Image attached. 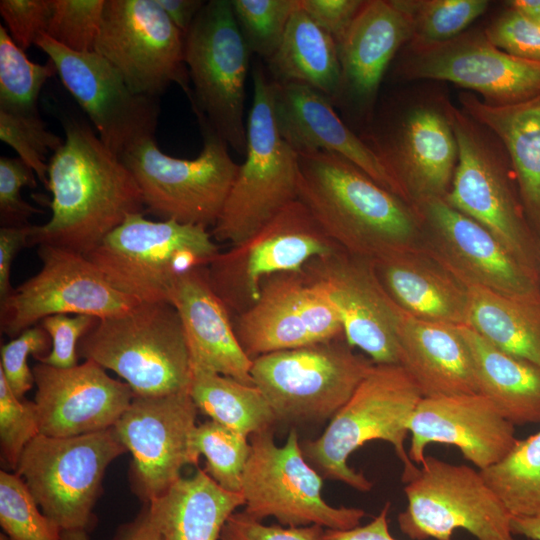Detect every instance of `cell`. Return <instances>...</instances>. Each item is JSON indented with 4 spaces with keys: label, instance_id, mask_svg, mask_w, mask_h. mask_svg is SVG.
I'll return each mask as SVG.
<instances>
[{
    "label": "cell",
    "instance_id": "obj_1",
    "mask_svg": "<svg viewBox=\"0 0 540 540\" xmlns=\"http://www.w3.org/2000/svg\"><path fill=\"white\" fill-rule=\"evenodd\" d=\"M63 126L64 142L48 163L51 217L31 225L29 245L56 246L86 256L145 206L130 170L89 125L67 119Z\"/></svg>",
    "mask_w": 540,
    "mask_h": 540
},
{
    "label": "cell",
    "instance_id": "obj_2",
    "mask_svg": "<svg viewBox=\"0 0 540 540\" xmlns=\"http://www.w3.org/2000/svg\"><path fill=\"white\" fill-rule=\"evenodd\" d=\"M298 158V200L341 250L375 262L424 244L417 207L352 162L326 151Z\"/></svg>",
    "mask_w": 540,
    "mask_h": 540
},
{
    "label": "cell",
    "instance_id": "obj_3",
    "mask_svg": "<svg viewBox=\"0 0 540 540\" xmlns=\"http://www.w3.org/2000/svg\"><path fill=\"white\" fill-rule=\"evenodd\" d=\"M450 104L440 93H395L376 106L359 133L414 206L444 198L451 187L458 145Z\"/></svg>",
    "mask_w": 540,
    "mask_h": 540
},
{
    "label": "cell",
    "instance_id": "obj_4",
    "mask_svg": "<svg viewBox=\"0 0 540 540\" xmlns=\"http://www.w3.org/2000/svg\"><path fill=\"white\" fill-rule=\"evenodd\" d=\"M422 397L401 365L375 364L330 419L325 431L318 438L301 443L303 455L323 479L367 492L372 489V482L350 467L348 458L367 442L386 441L403 465L402 481L406 483L419 470L409 458L404 443L410 419Z\"/></svg>",
    "mask_w": 540,
    "mask_h": 540
},
{
    "label": "cell",
    "instance_id": "obj_5",
    "mask_svg": "<svg viewBox=\"0 0 540 540\" xmlns=\"http://www.w3.org/2000/svg\"><path fill=\"white\" fill-rule=\"evenodd\" d=\"M449 115L458 161L443 199L486 228L540 280V240L525 215L503 144L489 128L452 103Z\"/></svg>",
    "mask_w": 540,
    "mask_h": 540
},
{
    "label": "cell",
    "instance_id": "obj_6",
    "mask_svg": "<svg viewBox=\"0 0 540 540\" xmlns=\"http://www.w3.org/2000/svg\"><path fill=\"white\" fill-rule=\"evenodd\" d=\"M78 356L119 375L135 396L189 390L191 360L181 319L165 302H142L83 336Z\"/></svg>",
    "mask_w": 540,
    "mask_h": 540
},
{
    "label": "cell",
    "instance_id": "obj_7",
    "mask_svg": "<svg viewBox=\"0 0 540 540\" xmlns=\"http://www.w3.org/2000/svg\"><path fill=\"white\" fill-rule=\"evenodd\" d=\"M219 252L205 227L134 213L86 257L123 294L140 303H170L177 282Z\"/></svg>",
    "mask_w": 540,
    "mask_h": 540
},
{
    "label": "cell",
    "instance_id": "obj_8",
    "mask_svg": "<svg viewBox=\"0 0 540 540\" xmlns=\"http://www.w3.org/2000/svg\"><path fill=\"white\" fill-rule=\"evenodd\" d=\"M299 158L281 136L273 110L272 81L256 65L247 119L245 160L239 165L213 239L230 246L247 239L298 200Z\"/></svg>",
    "mask_w": 540,
    "mask_h": 540
},
{
    "label": "cell",
    "instance_id": "obj_9",
    "mask_svg": "<svg viewBox=\"0 0 540 540\" xmlns=\"http://www.w3.org/2000/svg\"><path fill=\"white\" fill-rule=\"evenodd\" d=\"M203 147L194 159L161 151L145 139L121 158L135 178L147 210L161 220L205 228L216 224L239 168L226 142L197 116Z\"/></svg>",
    "mask_w": 540,
    "mask_h": 540
},
{
    "label": "cell",
    "instance_id": "obj_10",
    "mask_svg": "<svg viewBox=\"0 0 540 540\" xmlns=\"http://www.w3.org/2000/svg\"><path fill=\"white\" fill-rule=\"evenodd\" d=\"M128 452L114 428L73 437L36 436L16 472L61 531L89 532L107 467Z\"/></svg>",
    "mask_w": 540,
    "mask_h": 540
},
{
    "label": "cell",
    "instance_id": "obj_11",
    "mask_svg": "<svg viewBox=\"0 0 540 540\" xmlns=\"http://www.w3.org/2000/svg\"><path fill=\"white\" fill-rule=\"evenodd\" d=\"M374 365L340 337L261 355L252 360L251 377L277 421L321 422L339 411Z\"/></svg>",
    "mask_w": 540,
    "mask_h": 540
},
{
    "label": "cell",
    "instance_id": "obj_12",
    "mask_svg": "<svg viewBox=\"0 0 540 540\" xmlns=\"http://www.w3.org/2000/svg\"><path fill=\"white\" fill-rule=\"evenodd\" d=\"M184 54L196 116L204 118L228 147L245 155V87L251 53L231 0L205 2L185 35Z\"/></svg>",
    "mask_w": 540,
    "mask_h": 540
},
{
    "label": "cell",
    "instance_id": "obj_13",
    "mask_svg": "<svg viewBox=\"0 0 540 540\" xmlns=\"http://www.w3.org/2000/svg\"><path fill=\"white\" fill-rule=\"evenodd\" d=\"M407 507L397 517L412 540H452L463 529L477 540H517L511 514L479 470L426 456L405 483Z\"/></svg>",
    "mask_w": 540,
    "mask_h": 540
},
{
    "label": "cell",
    "instance_id": "obj_14",
    "mask_svg": "<svg viewBox=\"0 0 540 540\" xmlns=\"http://www.w3.org/2000/svg\"><path fill=\"white\" fill-rule=\"evenodd\" d=\"M250 446L241 489L247 515L259 521L274 517L291 527L346 530L360 525L363 509L334 507L322 498L323 477L304 457L295 429L282 446L275 444L271 429L251 435Z\"/></svg>",
    "mask_w": 540,
    "mask_h": 540
},
{
    "label": "cell",
    "instance_id": "obj_15",
    "mask_svg": "<svg viewBox=\"0 0 540 540\" xmlns=\"http://www.w3.org/2000/svg\"><path fill=\"white\" fill-rule=\"evenodd\" d=\"M338 250L308 208L296 200L253 235L219 252L206 267L207 278L235 316L256 302L266 278L301 271L310 260Z\"/></svg>",
    "mask_w": 540,
    "mask_h": 540
},
{
    "label": "cell",
    "instance_id": "obj_16",
    "mask_svg": "<svg viewBox=\"0 0 540 540\" xmlns=\"http://www.w3.org/2000/svg\"><path fill=\"white\" fill-rule=\"evenodd\" d=\"M393 62L392 77L396 80L451 82L493 106L540 94V62L498 49L480 29H467L439 43L408 42Z\"/></svg>",
    "mask_w": 540,
    "mask_h": 540
},
{
    "label": "cell",
    "instance_id": "obj_17",
    "mask_svg": "<svg viewBox=\"0 0 540 540\" xmlns=\"http://www.w3.org/2000/svg\"><path fill=\"white\" fill-rule=\"evenodd\" d=\"M185 36L156 0H105L94 52L137 94L158 98L172 83L191 97Z\"/></svg>",
    "mask_w": 540,
    "mask_h": 540
},
{
    "label": "cell",
    "instance_id": "obj_18",
    "mask_svg": "<svg viewBox=\"0 0 540 540\" xmlns=\"http://www.w3.org/2000/svg\"><path fill=\"white\" fill-rule=\"evenodd\" d=\"M42 266L0 302L1 332L14 338L55 314L106 318L140 302L115 289L83 254L61 247L38 246Z\"/></svg>",
    "mask_w": 540,
    "mask_h": 540
},
{
    "label": "cell",
    "instance_id": "obj_19",
    "mask_svg": "<svg viewBox=\"0 0 540 540\" xmlns=\"http://www.w3.org/2000/svg\"><path fill=\"white\" fill-rule=\"evenodd\" d=\"M34 45L49 57L64 87L115 155L122 158L139 142L154 138L158 98L132 91L116 68L96 52L69 50L46 34Z\"/></svg>",
    "mask_w": 540,
    "mask_h": 540
},
{
    "label": "cell",
    "instance_id": "obj_20",
    "mask_svg": "<svg viewBox=\"0 0 540 540\" xmlns=\"http://www.w3.org/2000/svg\"><path fill=\"white\" fill-rule=\"evenodd\" d=\"M250 359L343 337L339 314L322 286L301 271L266 278L256 302L232 316Z\"/></svg>",
    "mask_w": 540,
    "mask_h": 540
},
{
    "label": "cell",
    "instance_id": "obj_21",
    "mask_svg": "<svg viewBox=\"0 0 540 540\" xmlns=\"http://www.w3.org/2000/svg\"><path fill=\"white\" fill-rule=\"evenodd\" d=\"M198 409L189 391L160 396H134L113 426L132 454L133 492L149 504L164 495L192 464L190 439Z\"/></svg>",
    "mask_w": 540,
    "mask_h": 540
},
{
    "label": "cell",
    "instance_id": "obj_22",
    "mask_svg": "<svg viewBox=\"0 0 540 540\" xmlns=\"http://www.w3.org/2000/svg\"><path fill=\"white\" fill-rule=\"evenodd\" d=\"M303 270L327 293L352 348L374 364H398L405 312L382 285L372 261L338 250L310 260Z\"/></svg>",
    "mask_w": 540,
    "mask_h": 540
},
{
    "label": "cell",
    "instance_id": "obj_23",
    "mask_svg": "<svg viewBox=\"0 0 540 540\" xmlns=\"http://www.w3.org/2000/svg\"><path fill=\"white\" fill-rule=\"evenodd\" d=\"M415 206L425 247L464 284L511 296H540V280L482 225L443 198Z\"/></svg>",
    "mask_w": 540,
    "mask_h": 540
},
{
    "label": "cell",
    "instance_id": "obj_24",
    "mask_svg": "<svg viewBox=\"0 0 540 540\" xmlns=\"http://www.w3.org/2000/svg\"><path fill=\"white\" fill-rule=\"evenodd\" d=\"M412 36L411 17L396 0H365L338 45L340 82L332 100L336 110L364 127L375 111L386 72Z\"/></svg>",
    "mask_w": 540,
    "mask_h": 540
},
{
    "label": "cell",
    "instance_id": "obj_25",
    "mask_svg": "<svg viewBox=\"0 0 540 540\" xmlns=\"http://www.w3.org/2000/svg\"><path fill=\"white\" fill-rule=\"evenodd\" d=\"M40 434L73 437L112 428L129 407L131 387L91 360L71 368H32Z\"/></svg>",
    "mask_w": 540,
    "mask_h": 540
},
{
    "label": "cell",
    "instance_id": "obj_26",
    "mask_svg": "<svg viewBox=\"0 0 540 540\" xmlns=\"http://www.w3.org/2000/svg\"><path fill=\"white\" fill-rule=\"evenodd\" d=\"M409 458L425 460L430 443L453 445L478 470L504 458L517 442L514 425L480 393L422 397L409 422Z\"/></svg>",
    "mask_w": 540,
    "mask_h": 540
},
{
    "label": "cell",
    "instance_id": "obj_27",
    "mask_svg": "<svg viewBox=\"0 0 540 540\" xmlns=\"http://www.w3.org/2000/svg\"><path fill=\"white\" fill-rule=\"evenodd\" d=\"M272 89L279 132L297 154L316 151L338 154L405 200L375 154L344 121L327 96L296 83L272 81Z\"/></svg>",
    "mask_w": 540,
    "mask_h": 540
},
{
    "label": "cell",
    "instance_id": "obj_28",
    "mask_svg": "<svg viewBox=\"0 0 540 540\" xmlns=\"http://www.w3.org/2000/svg\"><path fill=\"white\" fill-rule=\"evenodd\" d=\"M181 319L191 367L254 385L252 359L241 347L232 316L210 286L206 267L185 274L170 299Z\"/></svg>",
    "mask_w": 540,
    "mask_h": 540
},
{
    "label": "cell",
    "instance_id": "obj_29",
    "mask_svg": "<svg viewBox=\"0 0 540 540\" xmlns=\"http://www.w3.org/2000/svg\"><path fill=\"white\" fill-rule=\"evenodd\" d=\"M373 263L382 285L405 313L420 320L467 326V285L424 244Z\"/></svg>",
    "mask_w": 540,
    "mask_h": 540
},
{
    "label": "cell",
    "instance_id": "obj_30",
    "mask_svg": "<svg viewBox=\"0 0 540 540\" xmlns=\"http://www.w3.org/2000/svg\"><path fill=\"white\" fill-rule=\"evenodd\" d=\"M423 397L478 393L473 359L459 326L405 313L399 361Z\"/></svg>",
    "mask_w": 540,
    "mask_h": 540
},
{
    "label": "cell",
    "instance_id": "obj_31",
    "mask_svg": "<svg viewBox=\"0 0 540 540\" xmlns=\"http://www.w3.org/2000/svg\"><path fill=\"white\" fill-rule=\"evenodd\" d=\"M460 108L489 128L511 161L522 206L540 240V94L522 102L493 106L471 92L458 96Z\"/></svg>",
    "mask_w": 540,
    "mask_h": 540
},
{
    "label": "cell",
    "instance_id": "obj_32",
    "mask_svg": "<svg viewBox=\"0 0 540 540\" xmlns=\"http://www.w3.org/2000/svg\"><path fill=\"white\" fill-rule=\"evenodd\" d=\"M149 505L163 540H219L229 517L244 506V497L221 488L198 468Z\"/></svg>",
    "mask_w": 540,
    "mask_h": 540
},
{
    "label": "cell",
    "instance_id": "obj_33",
    "mask_svg": "<svg viewBox=\"0 0 540 540\" xmlns=\"http://www.w3.org/2000/svg\"><path fill=\"white\" fill-rule=\"evenodd\" d=\"M473 359L478 393L515 425L540 423V367L459 326Z\"/></svg>",
    "mask_w": 540,
    "mask_h": 540
},
{
    "label": "cell",
    "instance_id": "obj_34",
    "mask_svg": "<svg viewBox=\"0 0 540 540\" xmlns=\"http://www.w3.org/2000/svg\"><path fill=\"white\" fill-rule=\"evenodd\" d=\"M276 83L309 86L335 97L340 82V61L335 40L298 8L290 18L275 53L265 61Z\"/></svg>",
    "mask_w": 540,
    "mask_h": 540
},
{
    "label": "cell",
    "instance_id": "obj_35",
    "mask_svg": "<svg viewBox=\"0 0 540 540\" xmlns=\"http://www.w3.org/2000/svg\"><path fill=\"white\" fill-rule=\"evenodd\" d=\"M468 324L496 348L540 367V296H511L467 285Z\"/></svg>",
    "mask_w": 540,
    "mask_h": 540
},
{
    "label": "cell",
    "instance_id": "obj_36",
    "mask_svg": "<svg viewBox=\"0 0 540 540\" xmlns=\"http://www.w3.org/2000/svg\"><path fill=\"white\" fill-rule=\"evenodd\" d=\"M188 391L198 411L247 437L271 429L278 422L268 400L255 385L193 368Z\"/></svg>",
    "mask_w": 540,
    "mask_h": 540
},
{
    "label": "cell",
    "instance_id": "obj_37",
    "mask_svg": "<svg viewBox=\"0 0 540 540\" xmlns=\"http://www.w3.org/2000/svg\"><path fill=\"white\" fill-rule=\"evenodd\" d=\"M479 471L512 517H540V431Z\"/></svg>",
    "mask_w": 540,
    "mask_h": 540
},
{
    "label": "cell",
    "instance_id": "obj_38",
    "mask_svg": "<svg viewBox=\"0 0 540 540\" xmlns=\"http://www.w3.org/2000/svg\"><path fill=\"white\" fill-rule=\"evenodd\" d=\"M250 450L247 436L213 420L196 425L190 439L192 465H197L203 455V470L221 488L233 493H241Z\"/></svg>",
    "mask_w": 540,
    "mask_h": 540
},
{
    "label": "cell",
    "instance_id": "obj_39",
    "mask_svg": "<svg viewBox=\"0 0 540 540\" xmlns=\"http://www.w3.org/2000/svg\"><path fill=\"white\" fill-rule=\"evenodd\" d=\"M55 74L50 60L44 65L32 62L0 25V109L38 112L40 92Z\"/></svg>",
    "mask_w": 540,
    "mask_h": 540
},
{
    "label": "cell",
    "instance_id": "obj_40",
    "mask_svg": "<svg viewBox=\"0 0 540 540\" xmlns=\"http://www.w3.org/2000/svg\"><path fill=\"white\" fill-rule=\"evenodd\" d=\"M411 17L409 42L439 43L466 31L490 5L487 0H396Z\"/></svg>",
    "mask_w": 540,
    "mask_h": 540
},
{
    "label": "cell",
    "instance_id": "obj_41",
    "mask_svg": "<svg viewBox=\"0 0 540 540\" xmlns=\"http://www.w3.org/2000/svg\"><path fill=\"white\" fill-rule=\"evenodd\" d=\"M0 525L10 540H62L16 472H0Z\"/></svg>",
    "mask_w": 540,
    "mask_h": 540
},
{
    "label": "cell",
    "instance_id": "obj_42",
    "mask_svg": "<svg viewBox=\"0 0 540 540\" xmlns=\"http://www.w3.org/2000/svg\"><path fill=\"white\" fill-rule=\"evenodd\" d=\"M231 5L250 53L266 61L279 47L299 0H231Z\"/></svg>",
    "mask_w": 540,
    "mask_h": 540
},
{
    "label": "cell",
    "instance_id": "obj_43",
    "mask_svg": "<svg viewBox=\"0 0 540 540\" xmlns=\"http://www.w3.org/2000/svg\"><path fill=\"white\" fill-rule=\"evenodd\" d=\"M0 139L9 145L18 157L35 173L37 179L48 187L49 152H55L64 142L51 132L38 112H15L0 109Z\"/></svg>",
    "mask_w": 540,
    "mask_h": 540
},
{
    "label": "cell",
    "instance_id": "obj_44",
    "mask_svg": "<svg viewBox=\"0 0 540 540\" xmlns=\"http://www.w3.org/2000/svg\"><path fill=\"white\" fill-rule=\"evenodd\" d=\"M104 6L105 0H53L46 35L69 50L94 52Z\"/></svg>",
    "mask_w": 540,
    "mask_h": 540
},
{
    "label": "cell",
    "instance_id": "obj_45",
    "mask_svg": "<svg viewBox=\"0 0 540 540\" xmlns=\"http://www.w3.org/2000/svg\"><path fill=\"white\" fill-rule=\"evenodd\" d=\"M40 434L34 401L18 398L0 372L1 463L15 471L26 446Z\"/></svg>",
    "mask_w": 540,
    "mask_h": 540
},
{
    "label": "cell",
    "instance_id": "obj_46",
    "mask_svg": "<svg viewBox=\"0 0 540 540\" xmlns=\"http://www.w3.org/2000/svg\"><path fill=\"white\" fill-rule=\"evenodd\" d=\"M52 348L49 334L40 326H32L3 344L0 350V372L12 392L20 399L34 385V375L28 358L47 355Z\"/></svg>",
    "mask_w": 540,
    "mask_h": 540
},
{
    "label": "cell",
    "instance_id": "obj_47",
    "mask_svg": "<svg viewBox=\"0 0 540 540\" xmlns=\"http://www.w3.org/2000/svg\"><path fill=\"white\" fill-rule=\"evenodd\" d=\"M498 49L517 58L540 62V25L507 8L483 29Z\"/></svg>",
    "mask_w": 540,
    "mask_h": 540
},
{
    "label": "cell",
    "instance_id": "obj_48",
    "mask_svg": "<svg viewBox=\"0 0 540 540\" xmlns=\"http://www.w3.org/2000/svg\"><path fill=\"white\" fill-rule=\"evenodd\" d=\"M37 187L34 171L19 157H0V220L2 226H27L28 219L42 210L25 202L23 187Z\"/></svg>",
    "mask_w": 540,
    "mask_h": 540
},
{
    "label": "cell",
    "instance_id": "obj_49",
    "mask_svg": "<svg viewBox=\"0 0 540 540\" xmlns=\"http://www.w3.org/2000/svg\"><path fill=\"white\" fill-rule=\"evenodd\" d=\"M98 319L84 314H55L45 317L39 325L49 334L52 348L47 355L36 360L57 368L76 366L79 342Z\"/></svg>",
    "mask_w": 540,
    "mask_h": 540
},
{
    "label": "cell",
    "instance_id": "obj_50",
    "mask_svg": "<svg viewBox=\"0 0 540 540\" xmlns=\"http://www.w3.org/2000/svg\"><path fill=\"white\" fill-rule=\"evenodd\" d=\"M53 11V0H1L0 14L12 40L23 51L46 34Z\"/></svg>",
    "mask_w": 540,
    "mask_h": 540
},
{
    "label": "cell",
    "instance_id": "obj_51",
    "mask_svg": "<svg viewBox=\"0 0 540 540\" xmlns=\"http://www.w3.org/2000/svg\"><path fill=\"white\" fill-rule=\"evenodd\" d=\"M324 530L319 525H265L242 511L229 517L219 540H323Z\"/></svg>",
    "mask_w": 540,
    "mask_h": 540
},
{
    "label": "cell",
    "instance_id": "obj_52",
    "mask_svg": "<svg viewBox=\"0 0 540 540\" xmlns=\"http://www.w3.org/2000/svg\"><path fill=\"white\" fill-rule=\"evenodd\" d=\"M364 0H299V7L337 43L342 41Z\"/></svg>",
    "mask_w": 540,
    "mask_h": 540
},
{
    "label": "cell",
    "instance_id": "obj_53",
    "mask_svg": "<svg viewBox=\"0 0 540 540\" xmlns=\"http://www.w3.org/2000/svg\"><path fill=\"white\" fill-rule=\"evenodd\" d=\"M31 225L0 228V302L13 291L10 272L18 252L29 245Z\"/></svg>",
    "mask_w": 540,
    "mask_h": 540
},
{
    "label": "cell",
    "instance_id": "obj_54",
    "mask_svg": "<svg viewBox=\"0 0 540 540\" xmlns=\"http://www.w3.org/2000/svg\"><path fill=\"white\" fill-rule=\"evenodd\" d=\"M387 502L369 523L346 530L325 529L323 540H396L389 531Z\"/></svg>",
    "mask_w": 540,
    "mask_h": 540
},
{
    "label": "cell",
    "instance_id": "obj_55",
    "mask_svg": "<svg viewBox=\"0 0 540 540\" xmlns=\"http://www.w3.org/2000/svg\"><path fill=\"white\" fill-rule=\"evenodd\" d=\"M111 540H163L149 504L130 522L121 525Z\"/></svg>",
    "mask_w": 540,
    "mask_h": 540
},
{
    "label": "cell",
    "instance_id": "obj_56",
    "mask_svg": "<svg viewBox=\"0 0 540 540\" xmlns=\"http://www.w3.org/2000/svg\"><path fill=\"white\" fill-rule=\"evenodd\" d=\"M174 25L184 34L204 6L202 0H156Z\"/></svg>",
    "mask_w": 540,
    "mask_h": 540
},
{
    "label": "cell",
    "instance_id": "obj_57",
    "mask_svg": "<svg viewBox=\"0 0 540 540\" xmlns=\"http://www.w3.org/2000/svg\"><path fill=\"white\" fill-rule=\"evenodd\" d=\"M511 528L515 535L540 540V517H512Z\"/></svg>",
    "mask_w": 540,
    "mask_h": 540
},
{
    "label": "cell",
    "instance_id": "obj_58",
    "mask_svg": "<svg viewBox=\"0 0 540 540\" xmlns=\"http://www.w3.org/2000/svg\"><path fill=\"white\" fill-rule=\"evenodd\" d=\"M506 6L536 22L540 18V0H512Z\"/></svg>",
    "mask_w": 540,
    "mask_h": 540
},
{
    "label": "cell",
    "instance_id": "obj_59",
    "mask_svg": "<svg viewBox=\"0 0 540 540\" xmlns=\"http://www.w3.org/2000/svg\"><path fill=\"white\" fill-rule=\"evenodd\" d=\"M62 540H90L85 531H62Z\"/></svg>",
    "mask_w": 540,
    "mask_h": 540
},
{
    "label": "cell",
    "instance_id": "obj_60",
    "mask_svg": "<svg viewBox=\"0 0 540 540\" xmlns=\"http://www.w3.org/2000/svg\"><path fill=\"white\" fill-rule=\"evenodd\" d=\"M0 540H10V539L8 538V536H7L6 534H3V533H2V534L0 535Z\"/></svg>",
    "mask_w": 540,
    "mask_h": 540
},
{
    "label": "cell",
    "instance_id": "obj_61",
    "mask_svg": "<svg viewBox=\"0 0 540 540\" xmlns=\"http://www.w3.org/2000/svg\"><path fill=\"white\" fill-rule=\"evenodd\" d=\"M538 23H539V25H540V18H539V20H538Z\"/></svg>",
    "mask_w": 540,
    "mask_h": 540
}]
</instances>
